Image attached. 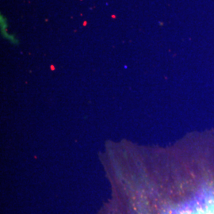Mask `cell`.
<instances>
[{
    "label": "cell",
    "mask_w": 214,
    "mask_h": 214,
    "mask_svg": "<svg viewBox=\"0 0 214 214\" xmlns=\"http://www.w3.org/2000/svg\"><path fill=\"white\" fill-rule=\"evenodd\" d=\"M199 214H214V211H212V212L205 211V212H204V213H200Z\"/></svg>",
    "instance_id": "obj_1"
}]
</instances>
